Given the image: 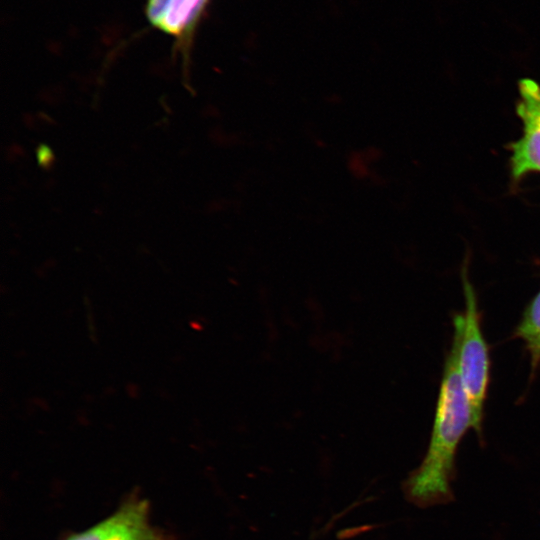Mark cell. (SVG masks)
Masks as SVG:
<instances>
[{"mask_svg": "<svg viewBox=\"0 0 540 540\" xmlns=\"http://www.w3.org/2000/svg\"><path fill=\"white\" fill-rule=\"evenodd\" d=\"M458 346L459 334L454 328L429 447L421 465L403 483L406 498L423 508L453 501L457 448L466 431L473 428L471 409L458 368Z\"/></svg>", "mask_w": 540, "mask_h": 540, "instance_id": "6da1fadb", "label": "cell"}, {"mask_svg": "<svg viewBox=\"0 0 540 540\" xmlns=\"http://www.w3.org/2000/svg\"><path fill=\"white\" fill-rule=\"evenodd\" d=\"M462 278L465 312L454 317V328L459 334L458 368L471 409L473 429L481 435L490 362L481 330L476 295L467 275L463 274Z\"/></svg>", "mask_w": 540, "mask_h": 540, "instance_id": "7a4b0ae2", "label": "cell"}, {"mask_svg": "<svg viewBox=\"0 0 540 540\" xmlns=\"http://www.w3.org/2000/svg\"><path fill=\"white\" fill-rule=\"evenodd\" d=\"M149 511V502L133 494L105 519L62 540H170L150 523Z\"/></svg>", "mask_w": 540, "mask_h": 540, "instance_id": "3957f363", "label": "cell"}, {"mask_svg": "<svg viewBox=\"0 0 540 540\" xmlns=\"http://www.w3.org/2000/svg\"><path fill=\"white\" fill-rule=\"evenodd\" d=\"M518 88L516 112L523 124V134L511 145L514 181L530 173H540V85L526 78L519 82Z\"/></svg>", "mask_w": 540, "mask_h": 540, "instance_id": "277c9868", "label": "cell"}, {"mask_svg": "<svg viewBox=\"0 0 540 540\" xmlns=\"http://www.w3.org/2000/svg\"><path fill=\"white\" fill-rule=\"evenodd\" d=\"M208 0H170L157 23L161 30L174 35H188Z\"/></svg>", "mask_w": 540, "mask_h": 540, "instance_id": "5b68a950", "label": "cell"}, {"mask_svg": "<svg viewBox=\"0 0 540 540\" xmlns=\"http://www.w3.org/2000/svg\"><path fill=\"white\" fill-rule=\"evenodd\" d=\"M516 332L526 343L533 365L537 364L540 360V292L527 307Z\"/></svg>", "mask_w": 540, "mask_h": 540, "instance_id": "8992f818", "label": "cell"}, {"mask_svg": "<svg viewBox=\"0 0 540 540\" xmlns=\"http://www.w3.org/2000/svg\"><path fill=\"white\" fill-rule=\"evenodd\" d=\"M170 0H148L147 15L156 26L161 19Z\"/></svg>", "mask_w": 540, "mask_h": 540, "instance_id": "52a82bcc", "label": "cell"}]
</instances>
